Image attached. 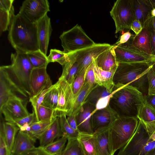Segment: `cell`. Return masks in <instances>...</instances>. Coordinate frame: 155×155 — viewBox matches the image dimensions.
Listing matches in <instances>:
<instances>
[{
    "label": "cell",
    "mask_w": 155,
    "mask_h": 155,
    "mask_svg": "<svg viewBox=\"0 0 155 155\" xmlns=\"http://www.w3.org/2000/svg\"><path fill=\"white\" fill-rule=\"evenodd\" d=\"M148 82V95H155V73L150 66L147 72Z\"/></svg>",
    "instance_id": "43"
},
{
    "label": "cell",
    "mask_w": 155,
    "mask_h": 155,
    "mask_svg": "<svg viewBox=\"0 0 155 155\" xmlns=\"http://www.w3.org/2000/svg\"><path fill=\"white\" fill-rule=\"evenodd\" d=\"M145 155H155V148L151 150Z\"/></svg>",
    "instance_id": "54"
},
{
    "label": "cell",
    "mask_w": 155,
    "mask_h": 155,
    "mask_svg": "<svg viewBox=\"0 0 155 155\" xmlns=\"http://www.w3.org/2000/svg\"><path fill=\"white\" fill-rule=\"evenodd\" d=\"M132 43L137 48L150 55V34L146 26L143 27L141 31L138 34L133 35Z\"/></svg>",
    "instance_id": "26"
},
{
    "label": "cell",
    "mask_w": 155,
    "mask_h": 155,
    "mask_svg": "<svg viewBox=\"0 0 155 155\" xmlns=\"http://www.w3.org/2000/svg\"><path fill=\"white\" fill-rule=\"evenodd\" d=\"M117 117L109 105L97 110L91 117V122L93 134L98 131L109 128Z\"/></svg>",
    "instance_id": "15"
},
{
    "label": "cell",
    "mask_w": 155,
    "mask_h": 155,
    "mask_svg": "<svg viewBox=\"0 0 155 155\" xmlns=\"http://www.w3.org/2000/svg\"><path fill=\"white\" fill-rule=\"evenodd\" d=\"M110 13L115 24L116 34L124 29H130L135 19L133 0H117Z\"/></svg>",
    "instance_id": "9"
},
{
    "label": "cell",
    "mask_w": 155,
    "mask_h": 155,
    "mask_svg": "<svg viewBox=\"0 0 155 155\" xmlns=\"http://www.w3.org/2000/svg\"><path fill=\"white\" fill-rule=\"evenodd\" d=\"M60 155H85L78 138L68 139L65 148Z\"/></svg>",
    "instance_id": "32"
},
{
    "label": "cell",
    "mask_w": 155,
    "mask_h": 155,
    "mask_svg": "<svg viewBox=\"0 0 155 155\" xmlns=\"http://www.w3.org/2000/svg\"><path fill=\"white\" fill-rule=\"evenodd\" d=\"M49 11L47 0H26L22 2L18 13L30 22L36 24Z\"/></svg>",
    "instance_id": "13"
},
{
    "label": "cell",
    "mask_w": 155,
    "mask_h": 155,
    "mask_svg": "<svg viewBox=\"0 0 155 155\" xmlns=\"http://www.w3.org/2000/svg\"><path fill=\"white\" fill-rule=\"evenodd\" d=\"M36 140L27 132L19 130L16 136L10 155H20L34 148Z\"/></svg>",
    "instance_id": "22"
},
{
    "label": "cell",
    "mask_w": 155,
    "mask_h": 155,
    "mask_svg": "<svg viewBox=\"0 0 155 155\" xmlns=\"http://www.w3.org/2000/svg\"><path fill=\"white\" fill-rule=\"evenodd\" d=\"M54 112L53 109L42 103L38 112L37 122L53 120L55 118Z\"/></svg>",
    "instance_id": "38"
},
{
    "label": "cell",
    "mask_w": 155,
    "mask_h": 155,
    "mask_svg": "<svg viewBox=\"0 0 155 155\" xmlns=\"http://www.w3.org/2000/svg\"><path fill=\"white\" fill-rule=\"evenodd\" d=\"M142 28L143 27L140 21L137 19H134L131 23L130 29L134 32L135 35H137L141 31Z\"/></svg>",
    "instance_id": "49"
},
{
    "label": "cell",
    "mask_w": 155,
    "mask_h": 155,
    "mask_svg": "<svg viewBox=\"0 0 155 155\" xmlns=\"http://www.w3.org/2000/svg\"><path fill=\"white\" fill-rule=\"evenodd\" d=\"M20 155H50L45 150L43 147L39 146L35 147Z\"/></svg>",
    "instance_id": "48"
},
{
    "label": "cell",
    "mask_w": 155,
    "mask_h": 155,
    "mask_svg": "<svg viewBox=\"0 0 155 155\" xmlns=\"http://www.w3.org/2000/svg\"><path fill=\"white\" fill-rule=\"evenodd\" d=\"M68 140L64 136L56 139L43 147L45 150L50 155H60Z\"/></svg>",
    "instance_id": "34"
},
{
    "label": "cell",
    "mask_w": 155,
    "mask_h": 155,
    "mask_svg": "<svg viewBox=\"0 0 155 155\" xmlns=\"http://www.w3.org/2000/svg\"><path fill=\"white\" fill-rule=\"evenodd\" d=\"M67 120L68 124L74 130L78 132L77 127L75 116L74 115L68 116Z\"/></svg>",
    "instance_id": "51"
},
{
    "label": "cell",
    "mask_w": 155,
    "mask_h": 155,
    "mask_svg": "<svg viewBox=\"0 0 155 155\" xmlns=\"http://www.w3.org/2000/svg\"><path fill=\"white\" fill-rule=\"evenodd\" d=\"M135 19L138 20L143 27L152 16L151 11L155 8V0H133Z\"/></svg>",
    "instance_id": "21"
},
{
    "label": "cell",
    "mask_w": 155,
    "mask_h": 155,
    "mask_svg": "<svg viewBox=\"0 0 155 155\" xmlns=\"http://www.w3.org/2000/svg\"><path fill=\"white\" fill-rule=\"evenodd\" d=\"M112 93L104 87L97 85L89 93L84 103L94 105L96 110L104 108L108 105Z\"/></svg>",
    "instance_id": "19"
},
{
    "label": "cell",
    "mask_w": 155,
    "mask_h": 155,
    "mask_svg": "<svg viewBox=\"0 0 155 155\" xmlns=\"http://www.w3.org/2000/svg\"><path fill=\"white\" fill-rule=\"evenodd\" d=\"M78 139L85 155H95L93 134L80 133Z\"/></svg>",
    "instance_id": "30"
},
{
    "label": "cell",
    "mask_w": 155,
    "mask_h": 155,
    "mask_svg": "<svg viewBox=\"0 0 155 155\" xmlns=\"http://www.w3.org/2000/svg\"><path fill=\"white\" fill-rule=\"evenodd\" d=\"M93 64L95 83L104 87L109 92L112 93L114 87L113 77L118 65L109 71H105L97 66L96 59H94Z\"/></svg>",
    "instance_id": "20"
},
{
    "label": "cell",
    "mask_w": 155,
    "mask_h": 155,
    "mask_svg": "<svg viewBox=\"0 0 155 155\" xmlns=\"http://www.w3.org/2000/svg\"><path fill=\"white\" fill-rule=\"evenodd\" d=\"M47 120L34 122L30 125V129L27 132L32 137L36 140L38 137L48 127L53 121Z\"/></svg>",
    "instance_id": "35"
},
{
    "label": "cell",
    "mask_w": 155,
    "mask_h": 155,
    "mask_svg": "<svg viewBox=\"0 0 155 155\" xmlns=\"http://www.w3.org/2000/svg\"><path fill=\"white\" fill-rule=\"evenodd\" d=\"M111 46L107 43H95L91 47L68 54L69 59L78 64L77 75L85 73L94 59Z\"/></svg>",
    "instance_id": "10"
},
{
    "label": "cell",
    "mask_w": 155,
    "mask_h": 155,
    "mask_svg": "<svg viewBox=\"0 0 155 155\" xmlns=\"http://www.w3.org/2000/svg\"><path fill=\"white\" fill-rule=\"evenodd\" d=\"M97 85H98L91 86L87 82L84 81L80 91L74 101L71 115H76L84 103L89 93Z\"/></svg>",
    "instance_id": "28"
},
{
    "label": "cell",
    "mask_w": 155,
    "mask_h": 155,
    "mask_svg": "<svg viewBox=\"0 0 155 155\" xmlns=\"http://www.w3.org/2000/svg\"><path fill=\"white\" fill-rule=\"evenodd\" d=\"M155 148V128L151 123L139 120L137 128L127 143L117 155H145Z\"/></svg>",
    "instance_id": "4"
},
{
    "label": "cell",
    "mask_w": 155,
    "mask_h": 155,
    "mask_svg": "<svg viewBox=\"0 0 155 155\" xmlns=\"http://www.w3.org/2000/svg\"><path fill=\"white\" fill-rule=\"evenodd\" d=\"M60 124L62 136L66 137L68 140L70 139L78 138L80 133L72 128L68 124L65 115L59 117Z\"/></svg>",
    "instance_id": "36"
},
{
    "label": "cell",
    "mask_w": 155,
    "mask_h": 155,
    "mask_svg": "<svg viewBox=\"0 0 155 155\" xmlns=\"http://www.w3.org/2000/svg\"><path fill=\"white\" fill-rule=\"evenodd\" d=\"M58 97V91L55 84L53 85L51 89L45 94L42 103L52 109L54 111L57 107Z\"/></svg>",
    "instance_id": "33"
},
{
    "label": "cell",
    "mask_w": 155,
    "mask_h": 155,
    "mask_svg": "<svg viewBox=\"0 0 155 155\" xmlns=\"http://www.w3.org/2000/svg\"><path fill=\"white\" fill-rule=\"evenodd\" d=\"M145 101L155 110V95L144 96Z\"/></svg>",
    "instance_id": "52"
},
{
    "label": "cell",
    "mask_w": 155,
    "mask_h": 155,
    "mask_svg": "<svg viewBox=\"0 0 155 155\" xmlns=\"http://www.w3.org/2000/svg\"><path fill=\"white\" fill-rule=\"evenodd\" d=\"M27 53L30 62L33 68L47 67L49 63L47 56L39 50Z\"/></svg>",
    "instance_id": "31"
},
{
    "label": "cell",
    "mask_w": 155,
    "mask_h": 155,
    "mask_svg": "<svg viewBox=\"0 0 155 155\" xmlns=\"http://www.w3.org/2000/svg\"><path fill=\"white\" fill-rule=\"evenodd\" d=\"M14 0H0V9L14 13Z\"/></svg>",
    "instance_id": "47"
},
{
    "label": "cell",
    "mask_w": 155,
    "mask_h": 155,
    "mask_svg": "<svg viewBox=\"0 0 155 155\" xmlns=\"http://www.w3.org/2000/svg\"><path fill=\"white\" fill-rule=\"evenodd\" d=\"M8 37L16 51L27 53L39 50L36 24L18 13L12 18Z\"/></svg>",
    "instance_id": "1"
},
{
    "label": "cell",
    "mask_w": 155,
    "mask_h": 155,
    "mask_svg": "<svg viewBox=\"0 0 155 155\" xmlns=\"http://www.w3.org/2000/svg\"><path fill=\"white\" fill-rule=\"evenodd\" d=\"M152 16H155V8H153L151 11Z\"/></svg>",
    "instance_id": "56"
},
{
    "label": "cell",
    "mask_w": 155,
    "mask_h": 155,
    "mask_svg": "<svg viewBox=\"0 0 155 155\" xmlns=\"http://www.w3.org/2000/svg\"><path fill=\"white\" fill-rule=\"evenodd\" d=\"M145 101L144 95L135 87L114 85L108 105L117 117H137L138 109Z\"/></svg>",
    "instance_id": "2"
},
{
    "label": "cell",
    "mask_w": 155,
    "mask_h": 155,
    "mask_svg": "<svg viewBox=\"0 0 155 155\" xmlns=\"http://www.w3.org/2000/svg\"><path fill=\"white\" fill-rule=\"evenodd\" d=\"M49 63L57 62L63 66L66 62L68 60L67 54L63 51L56 49H51L50 54L47 56Z\"/></svg>",
    "instance_id": "37"
},
{
    "label": "cell",
    "mask_w": 155,
    "mask_h": 155,
    "mask_svg": "<svg viewBox=\"0 0 155 155\" xmlns=\"http://www.w3.org/2000/svg\"><path fill=\"white\" fill-rule=\"evenodd\" d=\"M59 38L63 51L67 54L91 47L95 44L78 24L63 32Z\"/></svg>",
    "instance_id": "7"
},
{
    "label": "cell",
    "mask_w": 155,
    "mask_h": 155,
    "mask_svg": "<svg viewBox=\"0 0 155 155\" xmlns=\"http://www.w3.org/2000/svg\"><path fill=\"white\" fill-rule=\"evenodd\" d=\"M132 35V34L129 31L123 33L120 37L119 41L117 42L114 45L118 46L121 44L126 42Z\"/></svg>",
    "instance_id": "50"
},
{
    "label": "cell",
    "mask_w": 155,
    "mask_h": 155,
    "mask_svg": "<svg viewBox=\"0 0 155 155\" xmlns=\"http://www.w3.org/2000/svg\"><path fill=\"white\" fill-rule=\"evenodd\" d=\"M37 122L35 113L33 110L32 113L23 118L16 121L15 124L19 128L21 126L28 125H30L33 123Z\"/></svg>",
    "instance_id": "44"
},
{
    "label": "cell",
    "mask_w": 155,
    "mask_h": 155,
    "mask_svg": "<svg viewBox=\"0 0 155 155\" xmlns=\"http://www.w3.org/2000/svg\"><path fill=\"white\" fill-rule=\"evenodd\" d=\"M146 21L155 30V16H151Z\"/></svg>",
    "instance_id": "53"
},
{
    "label": "cell",
    "mask_w": 155,
    "mask_h": 155,
    "mask_svg": "<svg viewBox=\"0 0 155 155\" xmlns=\"http://www.w3.org/2000/svg\"><path fill=\"white\" fill-rule=\"evenodd\" d=\"M28 99L14 97L8 100L0 108V114H3L5 121L15 123L28 115L30 114L27 108Z\"/></svg>",
    "instance_id": "12"
},
{
    "label": "cell",
    "mask_w": 155,
    "mask_h": 155,
    "mask_svg": "<svg viewBox=\"0 0 155 155\" xmlns=\"http://www.w3.org/2000/svg\"><path fill=\"white\" fill-rule=\"evenodd\" d=\"M131 37L126 42L118 46H112L117 62L118 63L143 62L151 63L155 61V57L147 54L135 47Z\"/></svg>",
    "instance_id": "8"
},
{
    "label": "cell",
    "mask_w": 155,
    "mask_h": 155,
    "mask_svg": "<svg viewBox=\"0 0 155 155\" xmlns=\"http://www.w3.org/2000/svg\"><path fill=\"white\" fill-rule=\"evenodd\" d=\"M151 63L139 62L132 63H121L118 64L113 77L114 85H129L134 84L148 70Z\"/></svg>",
    "instance_id": "6"
},
{
    "label": "cell",
    "mask_w": 155,
    "mask_h": 155,
    "mask_svg": "<svg viewBox=\"0 0 155 155\" xmlns=\"http://www.w3.org/2000/svg\"><path fill=\"white\" fill-rule=\"evenodd\" d=\"M36 25L39 50L46 55L52 31L50 18L46 14Z\"/></svg>",
    "instance_id": "18"
},
{
    "label": "cell",
    "mask_w": 155,
    "mask_h": 155,
    "mask_svg": "<svg viewBox=\"0 0 155 155\" xmlns=\"http://www.w3.org/2000/svg\"><path fill=\"white\" fill-rule=\"evenodd\" d=\"M3 119L2 114H0V155H9L4 137Z\"/></svg>",
    "instance_id": "42"
},
{
    "label": "cell",
    "mask_w": 155,
    "mask_h": 155,
    "mask_svg": "<svg viewBox=\"0 0 155 155\" xmlns=\"http://www.w3.org/2000/svg\"><path fill=\"white\" fill-rule=\"evenodd\" d=\"M137 117L144 123L155 120V110L145 101L139 107Z\"/></svg>",
    "instance_id": "29"
},
{
    "label": "cell",
    "mask_w": 155,
    "mask_h": 155,
    "mask_svg": "<svg viewBox=\"0 0 155 155\" xmlns=\"http://www.w3.org/2000/svg\"><path fill=\"white\" fill-rule=\"evenodd\" d=\"M47 67L33 68L30 73V85L32 96L53 85L46 71Z\"/></svg>",
    "instance_id": "14"
},
{
    "label": "cell",
    "mask_w": 155,
    "mask_h": 155,
    "mask_svg": "<svg viewBox=\"0 0 155 155\" xmlns=\"http://www.w3.org/2000/svg\"><path fill=\"white\" fill-rule=\"evenodd\" d=\"M19 97L29 99L20 91L0 69V108L10 98Z\"/></svg>",
    "instance_id": "16"
},
{
    "label": "cell",
    "mask_w": 155,
    "mask_h": 155,
    "mask_svg": "<svg viewBox=\"0 0 155 155\" xmlns=\"http://www.w3.org/2000/svg\"><path fill=\"white\" fill-rule=\"evenodd\" d=\"M59 92L57 107L54 113V117L61 115H71L74 104L72 85H70L63 78L60 77L55 83Z\"/></svg>",
    "instance_id": "11"
},
{
    "label": "cell",
    "mask_w": 155,
    "mask_h": 155,
    "mask_svg": "<svg viewBox=\"0 0 155 155\" xmlns=\"http://www.w3.org/2000/svg\"><path fill=\"white\" fill-rule=\"evenodd\" d=\"M62 136L59 117L54 118L51 124L38 137L40 146L44 147Z\"/></svg>",
    "instance_id": "23"
},
{
    "label": "cell",
    "mask_w": 155,
    "mask_h": 155,
    "mask_svg": "<svg viewBox=\"0 0 155 155\" xmlns=\"http://www.w3.org/2000/svg\"><path fill=\"white\" fill-rule=\"evenodd\" d=\"M11 64L2 66L3 70L17 87L29 98L32 96L29 78L33 68L27 53L16 51L11 55Z\"/></svg>",
    "instance_id": "3"
},
{
    "label": "cell",
    "mask_w": 155,
    "mask_h": 155,
    "mask_svg": "<svg viewBox=\"0 0 155 155\" xmlns=\"http://www.w3.org/2000/svg\"><path fill=\"white\" fill-rule=\"evenodd\" d=\"M85 73L86 72L77 75L73 84L72 90L74 95V103L84 83Z\"/></svg>",
    "instance_id": "41"
},
{
    "label": "cell",
    "mask_w": 155,
    "mask_h": 155,
    "mask_svg": "<svg viewBox=\"0 0 155 155\" xmlns=\"http://www.w3.org/2000/svg\"><path fill=\"white\" fill-rule=\"evenodd\" d=\"M151 65H152V68L155 73V61L151 62Z\"/></svg>",
    "instance_id": "55"
},
{
    "label": "cell",
    "mask_w": 155,
    "mask_h": 155,
    "mask_svg": "<svg viewBox=\"0 0 155 155\" xmlns=\"http://www.w3.org/2000/svg\"><path fill=\"white\" fill-rule=\"evenodd\" d=\"M4 120L3 125L5 138L8 154L10 155L16 136L20 129L15 124L5 121Z\"/></svg>",
    "instance_id": "27"
},
{
    "label": "cell",
    "mask_w": 155,
    "mask_h": 155,
    "mask_svg": "<svg viewBox=\"0 0 155 155\" xmlns=\"http://www.w3.org/2000/svg\"><path fill=\"white\" fill-rule=\"evenodd\" d=\"M97 66L102 70L109 71L117 66L115 53L112 46L100 54L96 59Z\"/></svg>",
    "instance_id": "25"
},
{
    "label": "cell",
    "mask_w": 155,
    "mask_h": 155,
    "mask_svg": "<svg viewBox=\"0 0 155 155\" xmlns=\"http://www.w3.org/2000/svg\"><path fill=\"white\" fill-rule=\"evenodd\" d=\"M108 128L102 130L93 134L95 155H112Z\"/></svg>",
    "instance_id": "24"
},
{
    "label": "cell",
    "mask_w": 155,
    "mask_h": 155,
    "mask_svg": "<svg viewBox=\"0 0 155 155\" xmlns=\"http://www.w3.org/2000/svg\"><path fill=\"white\" fill-rule=\"evenodd\" d=\"M96 110V107L88 102L83 104L75 116L78 132L81 134L93 135L91 122L92 114Z\"/></svg>",
    "instance_id": "17"
},
{
    "label": "cell",
    "mask_w": 155,
    "mask_h": 155,
    "mask_svg": "<svg viewBox=\"0 0 155 155\" xmlns=\"http://www.w3.org/2000/svg\"><path fill=\"white\" fill-rule=\"evenodd\" d=\"M139 120L136 117H117L108 128L112 155L123 147L134 134Z\"/></svg>",
    "instance_id": "5"
},
{
    "label": "cell",
    "mask_w": 155,
    "mask_h": 155,
    "mask_svg": "<svg viewBox=\"0 0 155 155\" xmlns=\"http://www.w3.org/2000/svg\"><path fill=\"white\" fill-rule=\"evenodd\" d=\"M14 13L0 9V35L8 30Z\"/></svg>",
    "instance_id": "40"
},
{
    "label": "cell",
    "mask_w": 155,
    "mask_h": 155,
    "mask_svg": "<svg viewBox=\"0 0 155 155\" xmlns=\"http://www.w3.org/2000/svg\"><path fill=\"white\" fill-rule=\"evenodd\" d=\"M84 81L87 82L91 86H95L97 85L95 83L93 63L86 70Z\"/></svg>",
    "instance_id": "46"
},
{
    "label": "cell",
    "mask_w": 155,
    "mask_h": 155,
    "mask_svg": "<svg viewBox=\"0 0 155 155\" xmlns=\"http://www.w3.org/2000/svg\"><path fill=\"white\" fill-rule=\"evenodd\" d=\"M143 26H146L149 31L150 36V55L155 57V30L146 21Z\"/></svg>",
    "instance_id": "45"
},
{
    "label": "cell",
    "mask_w": 155,
    "mask_h": 155,
    "mask_svg": "<svg viewBox=\"0 0 155 155\" xmlns=\"http://www.w3.org/2000/svg\"><path fill=\"white\" fill-rule=\"evenodd\" d=\"M52 86L48 88L41 91L36 95L32 96L29 98V101L31 103L33 107V110L35 113L36 119L38 110L43 102L45 95L51 89Z\"/></svg>",
    "instance_id": "39"
}]
</instances>
